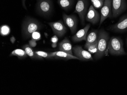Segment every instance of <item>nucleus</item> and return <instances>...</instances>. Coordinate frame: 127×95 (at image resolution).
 I'll list each match as a JSON object with an SVG mask.
<instances>
[{"instance_id":"b1692460","label":"nucleus","mask_w":127,"mask_h":95,"mask_svg":"<svg viewBox=\"0 0 127 95\" xmlns=\"http://www.w3.org/2000/svg\"><path fill=\"white\" fill-rule=\"evenodd\" d=\"M58 37L56 35L53 36L51 39V41L52 42L53 44L52 46L53 47H56L57 46V43L58 41Z\"/></svg>"},{"instance_id":"5701e85b","label":"nucleus","mask_w":127,"mask_h":95,"mask_svg":"<svg viewBox=\"0 0 127 95\" xmlns=\"http://www.w3.org/2000/svg\"><path fill=\"white\" fill-rule=\"evenodd\" d=\"M35 53L39 56L41 57L42 58H52V57L50 55V53L42 51H37L35 52Z\"/></svg>"},{"instance_id":"cd10ccee","label":"nucleus","mask_w":127,"mask_h":95,"mask_svg":"<svg viewBox=\"0 0 127 95\" xmlns=\"http://www.w3.org/2000/svg\"><path fill=\"white\" fill-rule=\"evenodd\" d=\"M26 0H22V5H23V7H24V8L25 9H27L26 6L25 5V1Z\"/></svg>"},{"instance_id":"f3484780","label":"nucleus","mask_w":127,"mask_h":95,"mask_svg":"<svg viewBox=\"0 0 127 95\" xmlns=\"http://www.w3.org/2000/svg\"><path fill=\"white\" fill-rule=\"evenodd\" d=\"M23 49L25 50L27 55L32 59H42V57L39 56L34 51L31 46L30 45L26 44L23 46Z\"/></svg>"},{"instance_id":"c85d7f7f","label":"nucleus","mask_w":127,"mask_h":95,"mask_svg":"<svg viewBox=\"0 0 127 95\" xmlns=\"http://www.w3.org/2000/svg\"><path fill=\"white\" fill-rule=\"evenodd\" d=\"M126 45H127V38H126Z\"/></svg>"},{"instance_id":"393cba45","label":"nucleus","mask_w":127,"mask_h":95,"mask_svg":"<svg viewBox=\"0 0 127 95\" xmlns=\"http://www.w3.org/2000/svg\"><path fill=\"white\" fill-rule=\"evenodd\" d=\"M32 39L35 40V41L39 40L40 38V33L38 32H35L32 35Z\"/></svg>"},{"instance_id":"412c9836","label":"nucleus","mask_w":127,"mask_h":95,"mask_svg":"<svg viewBox=\"0 0 127 95\" xmlns=\"http://www.w3.org/2000/svg\"><path fill=\"white\" fill-rule=\"evenodd\" d=\"M92 5L95 8L98 9L102 7L104 3V1L102 0H90Z\"/></svg>"},{"instance_id":"f8f14e48","label":"nucleus","mask_w":127,"mask_h":95,"mask_svg":"<svg viewBox=\"0 0 127 95\" xmlns=\"http://www.w3.org/2000/svg\"><path fill=\"white\" fill-rule=\"evenodd\" d=\"M85 19L93 25L97 24L100 21V15L93 5H91L88 10Z\"/></svg>"},{"instance_id":"f03ea898","label":"nucleus","mask_w":127,"mask_h":95,"mask_svg":"<svg viewBox=\"0 0 127 95\" xmlns=\"http://www.w3.org/2000/svg\"><path fill=\"white\" fill-rule=\"evenodd\" d=\"M109 39L110 36L108 33L103 29L99 30L97 51L94 57L95 60L100 59L105 55Z\"/></svg>"},{"instance_id":"6ab92c4d","label":"nucleus","mask_w":127,"mask_h":95,"mask_svg":"<svg viewBox=\"0 0 127 95\" xmlns=\"http://www.w3.org/2000/svg\"><path fill=\"white\" fill-rule=\"evenodd\" d=\"M10 56H15L20 58H26L28 55L24 50L18 49L13 51L11 53Z\"/></svg>"},{"instance_id":"1a4fd4ad","label":"nucleus","mask_w":127,"mask_h":95,"mask_svg":"<svg viewBox=\"0 0 127 95\" xmlns=\"http://www.w3.org/2000/svg\"><path fill=\"white\" fill-rule=\"evenodd\" d=\"M74 55L79 59L80 60L84 61L94 60L91 54L88 51L85 50L82 46H76L72 48Z\"/></svg>"},{"instance_id":"2eb2a0df","label":"nucleus","mask_w":127,"mask_h":95,"mask_svg":"<svg viewBox=\"0 0 127 95\" xmlns=\"http://www.w3.org/2000/svg\"><path fill=\"white\" fill-rule=\"evenodd\" d=\"M59 49L60 51L73 55L72 45L67 38L65 37L61 42H60L59 44Z\"/></svg>"},{"instance_id":"39448f33","label":"nucleus","mask_w":127,"mask_h":95,"mask_svg":"<svg viewBox=\"0 0 127 95\" xmlns=\"http://www.w3.org/2000/svg\"><path fill=\"white\" fill-rule=\"evenodd\" d=\"M88 0H77L76 7L74 11V13L78 14L80 19L82 25L85 24V19L88 11Z\"/></svg>"},{"instance_id":"a878e982","label":"nucleus","mask_w":127,"mask_h":95,"mask_svg":"<svg viewBox=\"0 0 127 95\" xmlns=\"http://www.w3.org/2000/svg\"><path fill=\"white\" fill-rule=\"evenodd\" d=\"M30 45L31 47H35L36 45V41L32 39L29 41Z\"/></svg>"},{"instance_id":"aec40b11","label":"nucleus","mask_w":127,"mask_h":95,"mask_svg":"<svg viewBox=\"0 0 127 95\" xmlns=\"http://www.w3.org/2000/svg\"><path fill=\"white\" fill-rule=\"evenodd\" d=\"M85 47L91 54H95L97 51L98 40L93 44L85 46Z\"/></svg>"},{"instance_id":"20e7f679","label":"nucleus","mask_w":127,"mask_h":95,"mask_svg":"<svg viewBox=\"0 0 127 95\" xmlns=\"http://www.w3.org/2000/svg\"><path fill=\"white\" fill-rule=\"evenodd\" d=\"M36 11L39 15L45 17L49 16L53 10L52 0H37Z\"/></svg>"},{"instance_id":"4468645a","label":"nucleus","mask_w":127,"mask_h":95,"mask_svg":"<svg viewBox=\"0 0 127 95\" xmlns=\"http://www.w3.org/2000/svg\"><path fill=\"white\" fill-rule=\"evenodd\" d=\"M50 55L52 58L61 59L65 60H69V59H79L78 58L75 56L74 55L70 54L64 52L59 51L55 52H50Z\"/></svg>"},{"instance_id":"423d86ee","label":"nucleus","mask_w":127,"mask_h":95,"mask_svg":"<svg viewBox=\"0 0 127 95\" xmlns=\"http://www.w3.org/2000/svg\"><path fill=\"white\" fill-rule=\"evenodd\" d=\"M112 10L113 18H117L126 10L127 4L126 0H112Z\"/></svg>"},{"instance_id":"f257e3e1","label":"nucleus","mask_w":127,"mask_h":95,"mask_svg":"<svg viewBox=\"0 0 127 95\" xmlns=\"http://www.w3.org/2000/svg\"><path fill=\"white\" fill-rule=\"evenodd\" d=\"M21 28L22 36L24 39H27L32 37L33 33L41 29L42 25L36 19L27 17L23 21Z\"/></svg>"},{"instance_id":"7ed1b4c3","label":"nucleus","mask_w":127,"mask_h":95,"mask_svg":"<svg viewBox=\"0 0 127 95\" xmlns=\"http://www.w3.org/2000/svg\"><path fill=\"white\" fill-rule=\"evenodd\" d=\"M108 53L112 55L122 56L127 55L123 47V43L120 38L112 37L109 39L107 45Z\"/></svg>"},{"instance_id":"9b49d317","label":"nucleus","mask_w":127,"mask_h":95,"mask_svg":"<svg viewBox=\"0 0 127 95\" xmlns=\"http://www.w3.org/2000/svg\"><path fill=\"white\" fill-rule=\"evenodd\" d=\"M63 19L65 24L70 29L71 33L74 34L76 32L77 27V19L74 15H66L63 14Z\"/></svg>"},{"instance_id":"ddd939ff","label":"nucleus","mask_w":127,"mask_h":95,"mask_svg":"<svg viewBox=\"0 0 127 95\" xmlns=\"http://www.w3.org/2000/svg\"><path fill=\"white\" fill-rule=\"evenodd\" d=\"M90 27V24H88L84 28L78 31L77 33L72 37V41L75 42L86 41L88 32Z\"/></svg>"},{"instance_id":"9d476101","label":"nucleus","mask_w":127,"mask_h":95,"mask_svg":"<svg viewBox=\"0 0 127 95\" xmlns=\"http://www.w3.org/2000/svg\"><path fill=\"white\" fill-rule=\"evenodd\" d=\"M55 35L59 37H62L67 32V28L64 24L62 20L48 23Z\"/></svg>"},{"instance_id":"0eeeda50","label":"nucleus","mask_w":127,"mask_h":95,"mask_svg":"<svg viewBox=\"0 0 127 95\" xmlns=\"http://www.w3.org/2000/svg\"><path fill=\"white\" fill-rule=\"evenodd\" d=\"M112 0H105L100 10V19L99 27L107 18H113L112 10Z\"/></svg>"},{"instance_id":"6e6552de","label":"nucleus","mask_w":127,"mask_h":95,"mask_svg":"<svg viewBox=\"0 0 127 95\" xmlns=\"http://www.w3.org/2000/svg\"><path fill=\"white\" fill-rule=\"evenodd\" d=\"M108 30L115 33H124L127 31V15L123 16L117 23L109 26Z\"/></svg>"},{"instance_id":"dca6fc26","label":"nucleus","mask_w":127,"mask_h":95,"mask_svg":"<svg viewBox=\"0 0 127 95\" xmlns=\"http://www.w3.org/2000/svg\"><path fill=\"white\" fill-rule=\"evenodd\" d=\"M98 30H93L90 33L89 35L87 36L86 42L85 46H88L91 44H93L97 41L98 37Z\"/></svg>"},{"instance_id":"c756f323","label":"nucleus","mask_w":127,"mask_h":95,"mask_svg":"<svg viewBox=\"0 0 127 95\" xmlns=\"http://www.w3.org/2000/svg\"><path fill=\"white\" fill-rule=\"evenodd\" d=\"M103 0V1H105V0Z\"/></svg>"},{"instance_id":"bb28decb","label":"nucleus","mask_w":127,"mask_h":95,"mask_svg":"<svg viewBox=\"0 0 127 95\" xmlns=\"http://www.w3.org/2000/svg\"><path fill=\"white\" fill-rule=\"evenodd\" d=\"M10 40V41L11 43H12V44H14V42H15L16 41L15 38V37L12 36L11 37Z\"/></svg>"},{"instance_id":"4be33fe9","label":"nucleus","mask_w":127,"mask_h":95,"mask_svg":"<svg viewBox=\"0 0 127 95\" xmlns=\"http://www.w3.org/2000/svg\"><path fill=\"white\" fill-rule=\"evenodd\" d=\"M10 32V29L7 25H4L1 26L0 28V34L2 36H6L9 34Z\"/></svg>"},{"instance_id":"a211bd4d","label":"nucleus","mask_w":127,"mask_h":95,"mask_svg":"<svg viewBox=\"0 0 127 95\" xmlns=\"http://www.w3.org/2000/svg\"><path fill=\"white\" fill-rule=\"evenodd\" d=\"M74 0H58V3L61 7L65 11L70 10L72 8Z\"/></svg>"}]
</instances>
